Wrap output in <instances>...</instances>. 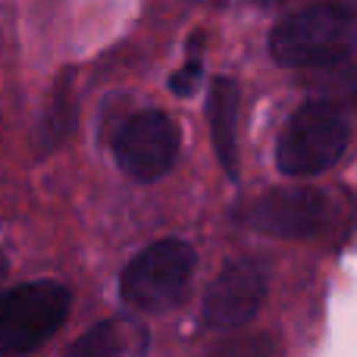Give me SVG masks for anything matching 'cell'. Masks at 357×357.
I'll return each instance as SVG.
<instances>
[{
  "mask_svg": "<svg viewBox=\"0 0 357 357\" xmlns=\"http://www.w3.org/2000/svg\"><path fill=\"white\" fill-rule=\"evenodd\" d=\"M357 19L342 3H314L285 16L270 35V54L291 69L335 66L354 54Z\"/></svg>",
  "mask_w": 357,
  "mask_h": 357,
  "instance_id": "6da1fadb",
  "label": "cell"
},
{
  "mask_svg": "<svg viewBox=\"0 0 357 357\" xmlns=\"http://www.w3.org/2000/svg\"><path fill=\"white\" fill-rule=\"evenodd\" d=\"M329 220V201L317 188L291 185L264 195L248 213L257 232L279 235V238H307L317 235Z\"/></svg>",
  "mask_w": 357,
  "mask_h": 357,
  "instance_id": "52a82bcc",
  "label": "cell"
},
{
  "mask_svg": "<svg viewBox=\"0 0 357 357\" xmlns=\"http://www.w3.org/2000/svg\"><path fill=\"white\" fill-rule=\"evenodd\" d=\"M69 289L60 282H29L0 295V354H31L66 323Z\"/></svg>",
  "mask_w": 357,
  "mask_h": 357,
  "instance_id": "277c9868",
  "label": "cell"
},
{
  "mask_svg": "<svg viewBox=\"0 0 357 357\" xmlns=\"http://www.w3.org/2000/svg\"><path fill=\"white\" fill-rule=\"evenodd\" d=\"M73 354L85 357H113V354H142L148 351V333L142 323L129 320H107L98 323L85 339H79L73 348Z\"/></svg>",
  "mask_w": 357,
  "mask_h": 357,
  "instance_id": "9c48e42d",
  "label": "cell"
},
{
  "mask_svg": "<svg viewBox=\"0 0 357 357\" xmlns=\"http://www.w3.org/2000/svg\"><path fill=\"white\" fill-rule=\"evenodd\" d=\"M207 119L222 169L232 178H238V132H235L238 129V85L229 75H220L210 88Z\"/></svg>",
  "mask_w": 357,
  "mask_h": 357,
  "instance_id": "ba28073f",
  "label": "cell"
},
{
  "mask_svg": "<svg viewBox=\"0 0 357 357\" xmlns=\"http://www.w3.org/2000/svg\"><path fill=\"white\" fill-rule=\"evenodd\" d=\"M201 60L197 56H191L188 60V66L185 69H178V73L173 75V82H169V88H173L176 94H191L197 88V82H201Z\"/></svg>",
  "mask_w": 357,
  "mask_h": 357,
  "instance_id": "30bf717a",
  "label": "cell"
},
{
  "mask_svg": "<svg viewBox=\"0 0 357 357\" xmlns=\"http://www.w3.org/2000/svg\"><path fill=\"white\" fill-rule=\"evenodd\" d=\"M348 138H351V123L339 107L329 100H307L289 119L276 144L279 173L307 178L335 167L348 148Z\"/></svg>",
  "mask_w": 357,
  "mask_h": 357,
  "instance_id": "7a4b0ae2",
  "label": "cell"
},
{
  "mask_svg": "<svg viewBox=\"0 0 357 357\" xmlns=\"http://www.w3.org/2000/svg\"><path fill=\"white\" fill-rule=\"evenodd\" d=\"M113 154L126 176L135 182H157L173 169L178 157V132L173 119L157 110L135 113L119 129L113 142Z\"/></svg>",
  "mask_w": 357,
  "mask_h": 357,
  "instance_id": "5b68a950",
  "label": "cell"
},
{
  "mask_svg": "<svg viewBox=\"0 0 357 357\" xmlns=\"http://www.w3.org/2000/svg\"><path fill=\"white\" fill-rule=\"evenodd\" d=\"M191 273H195V251L178 238H160L126 266L119 295L135 310L163 314L182 301Z\"/></svg>",
  "mask_w": 357,
  "mask_h": 357,
  "instance_id": "3957f363",
  "label": "cell"
},
{
  "mask_svg": "<svg viewBox=\"0 0 357 357\" xmlns=\"http://www.w3.org/2000/svg\"><path fill=\"white\" fill-rule=\"evenodd\" d=\"M266 298V273L254 260L229 264L204 295L201 323L207 329H238L254 320Z\"/></svg>",
  "mask_w": 357,
  "mask_h": 357,
  "instance_id": "8992f818",
  "label": "cell"
}]
</instances>
